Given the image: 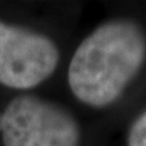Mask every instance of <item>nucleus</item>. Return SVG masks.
I'll return each mask as SVG.
<instances>
[{
  "instance_id": "f257e3e1",
  "label": "nucleus",
  "mask_w": 146,
  "mask_h": 146,
  "mask_svg": "<svg viewBox=\"0 0 146 146\" xmlns=\"http://www.w3.org/2000/svg\"><path fill=\"white\" fill-rule=\"evenodd\" d=\"M146 53L142 31L134 23L111 22L80 45L69 66L73 94L95 107L110 104L139 69Z\"/></svg>"
},
{
  "instance_id": "f03ea898",
  "label": "nucleus",
  "mask_w": 146,
  "mask_h": 146,
  "mask_svg": "<svg viewBox=\"0 0 146 146\" xmlns=\"http://www.w3.org/2000/svg\"><path fill=\"white\" fill-rule=\"evenodd\" d=\"M5 146H77L78 130L64 110L30 96L11 103L0 118Z\"/></svg>"
},
{
  "instance_id": "7ed1b4c3",
  "label": "nucleus",
  "mask_w": 146,
  "mask_h": 146,
  "mask_svg": "<svg viewBox=\"0 0 146 146\" xmlns=\"http://www.w3.org/2000/svg\"><path fill=\"white\" fill-rule=\"evenodd\" d=\"M58 60L47 38L0 23V83L31 88L53 73Z\"/></svg>"
},
{
  "instance_id": "20e7f679",
  "label": "nucleus",
  "mask_w": 146,
  "mask_h": 146,
  "mask_svg": "<svg viewBox=\"0 0 146 146\" xmlns=\"http://www.w3.org/2000/svg\"><path fill=\"white\" fill-rule=\"evenodd\" d=\"M129 146H146V112L138 118L130 131Z\"/></svg>"
}]
</instances>
